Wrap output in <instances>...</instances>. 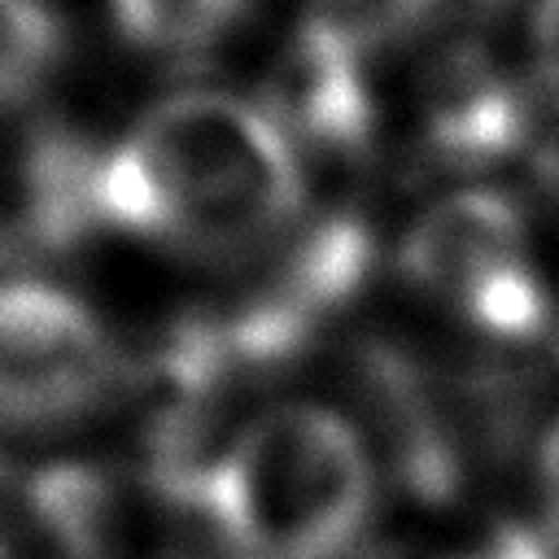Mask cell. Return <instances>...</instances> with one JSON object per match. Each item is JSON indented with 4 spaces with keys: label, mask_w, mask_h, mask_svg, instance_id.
<instances>
[{
    "label": "cell",
    "mask_w": 559,
    "mask_h": 559,
    "mask_svg": "<svg viewBox=\"0 0 559 559\" xmlns=\"http://www.w3.org/2000/svg\"><path fill=\"white\" fill-rule=\"evenodd\" d=\"M118 39L153 61H205L253 13V0H105Z\"/></svg>",
    "instance_id": "cell-7"
},
{
    "label": "cell",
    "mask_w": 559,
    "mask_h": 559,
    "mask_svg": "<svg viewBox=\"0 0 559 559\" xmlns=\"http://www.w3.org/2000/svg\"><path fill=\"white\" fill-rule=\"evenodd\" d=\"M100 227L201 258H240L293 231L306 153L275 105L183 87L100 153Z\"/></svg>",
    "instance_id": "cell-1"
},
{
    "label": "cell",
    "mask_w": 559,
    "mask_h": 559,
    "mask_svg": "<svg viewBox=\"0 0 559 559\" xmlns=\"http://www.w3.org/2000/svg\"><path fill=\"white\" fill-rule=\"evenodd\" d=\"M528 70L559 105V0H533L528 13Z\"/></svg>",
    "instance_id": "cell-10"
},
{
    "label": "cell",
    "mask_w": 559,
    "mask_h": 559,
    "mask_svg": "<svg viewBox=\"0 0 559 559\" xmlns=\"http://www.w3.org/2000/svg\"><path fill=\"white\" fill-rule=\"evenodd\" d=\"M459 559H559V546H555V537H546V533H533V528L511 524V528L493 533L480 550L459 555Z\"/></svg>",
    "instance_id": "cell-11"
},
{
    "label": "cell",
    "mask_w": 559,
    "mask_h": 559,
    "mask_svg": "<svg viewBox=\"0 0 559 559\" xmlns=\"http://www.w3.org/2000/svg\"><path fill=\"white\" fill-rule=\"evenodd\" d=\"M520 205L498 188H454L424 205L397 240V271L411 288L459 310L480 284L528 262Z\"/></svg>",
    "instance_id": "cell-4"
},
{
    "label": "cell",
    "mask_w": 559,
    "mask_h": 559,
    "mask_svg": "<svg viewBox=\"0 0 559 559\" xmlns=\"http://www.w3.org/2000/svg\"><path fill=\"white\" fill-rule=\"evenodd\" d=\"M528 131V109L515 83L485 57L463 52L432 87L428 100V144L459 166H489L520 148Z\"/></svg>",
    "instance_id": "cell-5"
},
{
    "label": "cell",
    "mask_w": 559,
    "mask_h": 559,
    "mask_svg": "<svg viewBox=\"0 0 559 559\" xmlns=\"http://www.w3.org/2000/svg\"><path fill=\"white\" fill-rule=\"evenodd\" d=\"M445 0H301L297 44L354 66L371 70L380 57L411 44Z\"/></svg>",
    "instance_id": "cell-6"
},
{
    "label": "cell",
    "mask_w": 559,
    "mask_h": 559,
    "mask_svg": "<svg viewBox=\"0 0 559 559\" xmlns=\"http://www.w3.org/2000/svg\"><path fill=\"white\" fill-rule=\"evenodd\" d=\"M127 380L105 314L52 275H0V432L48 437L100 415Z\"/></svg>",
    "instance_id": "cell-3"
},
{
    "label": "cell",
    "mask_w": 559,
    "mask_h": 559,
    "mask_svg": "<svg viewBox=\"0 0 559 559\" xmlns=\"http://www.w3.org/2000/svg\"><path fill=\"white\" fill-rule=\"evenodd\" d=\"M66 57V26L48 0H0V114L35 100Z\"/></svg>",
    "instance_id": "cell-8"
},
{
    "label": "cell",
    "mask_w": 559,
    "mask_h": 559,
    "mask_svg": "<svg viewBox=\"0 0 559 559\" xmlns=\"http://www.w3.org/2000/svg\"><path fill=\"white\" fill-rule=\"evenodd\" d=\"M192 507L240 559H358L380 511V459L341 406L284 397L223 437Z\"/></svg>",
    "instance_id": "cell-2"
},
{
    "label": "cell",
    "mask_w": 559,
    "mask_h": 559,
    "mask_svg": "<svg viewBox=\"0 0 559 559\" xmlns=\"http://www.w3.org/2000/svg\"><path fill=\"white\" fill-rule=\"evenodd\" d=\"M459 314L493 341H533L550 319V297L533 262H515L489 284H480L459 306Z\"/></svg>",
    "instance_id": "cell-9"
},
{
    "label": "cell",
    "mask_w": 559,
    "mask_h": 559,
    "mask_svg": "<svg viewBox=\"0 0 559 559\" xmlns=\"http://www.w3.org/2000/svg\"><path fill=\"white\" fill-rule=\"evenodd\" d=\"M537 489H542V507H546V524L559 542V424L542 437L537 445Z\"/></svg>",
    "instance_id": "cell-12"
}]
</instances>
